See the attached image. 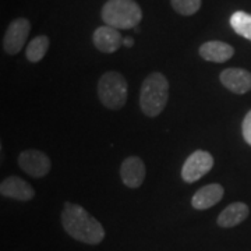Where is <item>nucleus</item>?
<instances>
[{
	"mask_svg": "<svg viewBox=\"0 0 251 251\" xmlns=\"http://www.w3.org/2000/svg\"><path fill=\"white\" fill-rule=\"evenodd\" d=\"M60 219L63 229L74 240L95 246L105 239V229L100 222L78 204L64 202Z\"/></svg>",
	"mask_w": 251,
	"mask_h": 251,
	"instance_id": "1",
	"label": "nucleus"
},
{
	"mask_svg": "<svg viewBox=\"0 0 251 251\" xmlns=\"http://www.w3.org/2000/svg\"><path fill=\"white\" fill-rule=\"evenodd\" d=\"M169 99V81L162 73H151L143 81L140 91V106L144 115L155 117L166 108Z\"/></svg>",
	"mask_w": 251,
	"mask_h": 251,
	"instance_id": "2",
	"label": "nucleus"
},
{
	"mask_svg": "<svg viewBox=\"0 0 251 251\" xmlns=\"http://www.w3.org/2000/svg\"><path fill=\"white\" fill-rule=\"evenodd\" d=\"M141 18V7L134 0H108L102 7V20L105 25L116 29L135 28Z\"/></svg>",
	"mask_w": 251,
	"mask_h": 251,
	"instance_id": "3",
	"label": "nucleus"
},
{
	"mask_svg": "<svg viewBox=\"0 0 251 251\" xmlns=\"http://www.w3.org/2000/svg\"><path fill=\"white\" fill-rule=\"evenodd\" d=\"M128 85L123 74L117 72L105 73L98 81V97L105 108L119 110L126 105Z\"/></svg>",
	"mask_w": 251,
	"mask_h": 251,
	"instance_id": "4",
	"label": "nucleus"
},
{
	"mask_svg": "<svg viewBox=\"0 0 251 251\" xmlns=\"http://www.w3.org/2000/svg\"><path fill=\"white\" fill-rule=\"evenodd\" d=\"M214 162V156L211 153L198 150L191 153L184 162L181 168V177L186 183H196L212 169Z\"/></svg>",
	"mask_w": 251,
	"mask_h": 251,
	"instance_id": "5",
	"label": "nucleus"
},
{
	"mask_svg": "<svg viewBox=\"0 0 251 251\" xmlns=\"http://www.w3.org/2000/svg\"><path fill=\"white\" fill-rule=\"evenodd\" d=\"M18 166L21 168V171L25 172L28 176L39 179V177H45L50 172L52 162L49 159V156L42 151L27 150L20 153Z\"/></svg>",
	"mask_w": 251,
	"mask_h": 251,
	"instance_id": "6",
	"label": "nucleus"
},
{
	"mask_svg": "<svg viewBox=\"0 0 251 251\" xmlns=\"http://www.w3.org/2000/svg\"><path fill=\"white\" fill-rule=\"evenodd\" d=\"M31 24L27 18H16L10 23L3 38V49L9 54H17L27 42Z\"/></svg>",
	"mask_w": 251,
	"mask_h": 251,
	"instance_id": "7",
	"label": "nucleus"
},
{
	"mask_svg": "<svg viewBox=\"0 0 251 251\" xmlns=\"http://www.w3.org/2000/svg\"><path fill=\"white\" fill-rule=\"evenodd\" d=\"M219 80L225 88L237 95H243L251 91V73L244 69H226L219 74Z\"/></svg>",
	"mask_w": 251,
	"mask_h": 251,
	"instance_id": "8",
	"label": "nucleus"
},
{
	"mask_svg": "<svg viewBox=\"0 0 251 251\" xmlns=\"http://www.w3.org/2000/svg\"><path fill=\"white\" fill-rule=\"evenodd\" d=\"M145 163L138 156L126 158L120 166V177L128 188H138L145 179Z\"/></svg>",
	"mask_w": 251,
	"mask_h": 251,
	"instance_id": "9",
	"label": "nucleus"
},
{
	"mask_svg": "<svg viewBox=\"0 0 251 251\" xmlns=\"http://www.w3.org/2000/svg\"><path fill=\"white\" fill-rule=\"evenodd\" d=\"M0 194L3 197L17 201H29L35 196V190L25 180L20 179L17 176H10L1 181Z\"/></svg>",
	"mask_w": 251,
	"mask_h": 251,
	"instance_id": "10",
	"label": "nucleus"
},
{
	"mask_svg": "<svg viewBox=\"0 0 251 251\" xmlns=\"http://www.w3.org/2000/svg\"><path fill=\"white\" fill-rule=\"evenodd\" d=\"M94 45L102 53H115L123 45V38L116 28L102 25L94 32Z\"/></svg>",
	"mask_w": 251,
	"mask_h": 251,
	"instance_id": "11",
	"label": "nucleus"
},
{
	"mask_svg": "<svg viewBox=\"0 0 251 251\" xmlns=\"http://www.w3.org/2000/svg\"><path fill=\"white\" fill-rule=\"evenodd\" d=\"M225 188L218 184V183H212L204 186L198 190L197 193L191 198V205L194 206L197 211H204L208 208H212L216 205L222 198H224Z\"/></svg>",
	"mask_w": 251,
	"mask_h": 251,
	"instance_id": "12",
	"label": "nucleus"
},
{
	"mask_svg": "<svg viewBox=\"0 0 251 251\" xmlns=\"http://www.w3.org/2000/svg\"><path fill=\"white\" fill-rule=\"evenodd\" d=\"M198 53L206 62L225 63L233 57L234 49L222 41H209L200 46Z\"/></svg>",
	"mask_w": 251,
	"mask_h": 251,
	"instance_id": "13",
	"label": "nucleus"
},
{
	"mask_svg": "<svg viewBox=\"0 0 251 251\" xmlns=\"http://www.w3.org/2000/svg\"><path fill=\"white\" fill-rule=\"evenodd\" d=\"M250 214V208L244 202H233L226 206L224 211L219 214L216 224L221 227H234L237 225L244 222Z\"/></svg>",
	"mask_w": 251,
	"mask_h": 251,
	"instance_id": "14",
	"label": "nucleus"
},
{
	"mask_svg": "<svg viewBox=\"0 0 251 251\" xmlns=\"http://www.w3.org/2000/svg\"><path fill=\"white\" fill-rule=\"evenodd\" d=\"M49 45H50V41L46 35L35 36L27 46L25 56H27L28 60L31 63L41 62L45 57L46 52L49 49Z\"/></svg>",
	"mask_w": 251,
	"mask_h": 251,
	"instance_id": "15",
	"label": "nucleus"
},
{
	"mask_svg": "<svg viewBox=\"0 0 251 251\" xmlns=\"http://www.w3.org/2000/svg\"><path fill=\"white\" fill-rule=\"evenodd\" d=\"M230 25L236 34L251 41V14L246 11H236L230 17Z\"/></svg>",
	"mask_w": 251,
	"mask_h": 251,
	"instance_id": "16",
	"label": "nucleus"
},
{
	"mask_svg": "<svg viewBox=\"0 0 251 251\" xmlns=\"http://www.w3.org/2000/svg\"><path fill=\"white\" fill-rule=\"evenodd\" d=\"M172 7L181 16H193L201 7V0H171Z\"/></svg>",
	"mask_w": 251,
	"mask_h": 251,
	"instance_id": "17",
	"label": "nucleus"
},
{
	"mask_svg": "<svg viewBox=\"0 0 251 251\" xmlns=\"http://www.w3.org/2000/svg\"><path fill=\"white\" fill-rule=\"evenodd\" d=\"M242 131L246 143L249 144V145H251V110H249V113L246 115L244 120H243Z\"/></svg>",
	"mask_w": 251,
	"mask_h": 251,
	"instance_id": "18",
	"label": "nucleus"
},
{
	"mask_svg": "<svg viewBox=\"0 0 251 251\" xmlns=\"http://www.w3.org/2000/svg\"><path fill=\"white\" fill-rule=\"evenodd\" d=\"M123 45H125L126 48H131V46L134 45V39L130 38V36H127V38L123 39Z\"/></svg>",
	"mask_w": 251,
	"mask_h": 251,
	"instance_id": "19",
	"label": "nucleus"
}]
</instances>
